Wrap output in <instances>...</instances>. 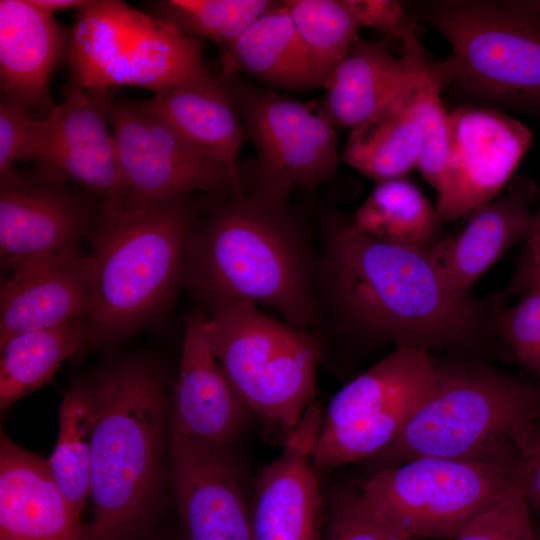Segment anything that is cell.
<instances>
[{
  "label": "cell",
  "mask_w": 540,
  "mask_h": 540,
  "mask_svg": "<svg viewBox=\"0 0 540 540\" xmlns=\"http://www.w3.org/2000/svg\"><path fill=\"white\" fill-rule=\"evenodd\" d=\"M411 15L450 44L445 60L429 63L442 91L540 119V21L518 0L421 1Z\"/></svg>",
  "instance_id": "cell-6"
},
{
  "label": "cell",
  "mask_w": 540,
  "mask_h": 540,
  "mask_svg": "<svg viewBox=\"0 0 540 540\" xmlns=\"http://www.w3.org/2000/svg\"><path fill=\"white\" fill-rule=\"evenodd\" d=\"M169 466L184 540H254L251 497L228 448L170 428Z\"/></svg>",
  "instance_id": "cell-16"
},
{
  "label": "cell",
  "mask_w": 540,
  "mask_h": 540,
  "mask_svg": "<svg viewBox=\"0 0 540 540\" xmlns=\"http://www.w3.org/2000/svg\"><path fill=\"white\" fill-rule=\"evenodd\" d=\"M0 540H88L57 487L48 462L0 440Z\"/></svg>",
  "instance_id": "cell-22"
},
{
  "label": "cell",
  "mask_w": 540,
  "mask_h": 540,
  "mask_svg": "<svg viewBox=\"0 0 540 540\" xmlns=\"http://www.w3.org/2000/svg\"><path fill=\"white\" fill-rule=\"evenodd\" d=\"M278 3L272 0H168L159 2L158 6L160 18L184 33L224 47Z\"/></svg>",
  "instance_id": "cell-31"
},
{
  "label": "cell",
  "mask_w": 540,
  "mask_h": 540,
  "mask_svg": "<svg viewBox=\"0 0 540 540\" xmlns=\"http://www.w3.org/2000/svg\"><path fill=\"white\" fill-rule=\"evenodd\" d=\"M307 50L318 87H323L361 29L347 0H286Z\"/></svg>",
  "instance_id": "cell-30"
},
{
  "label": "cell",
  "mask_w": 540,
  "mask_h": 540,
  "mask_svg": "<svg viewBox=\"0 0 540 540\" xmlns=\"http://www.w3.org/2000/svg\"><path fill=\"white\" fill-rule=\"evenodd\" d=\"M69 41L53 14L29 0H1V95L48 115L56 105L50 79Z\"/></svg>",
  "instance_id": "cell-23"
},
{
  "label": "cell",
  "mask_w": 540,
  "mask_h": 540,
  "mask_svg": "<svg viewBox=\"0 0 540 540\" xmlns=\"http://www.w3.org/2000/svg\"><path fill=\"white\" fill-rule=\"evenodd\" d=\"M107 117L128 188L126 207L139 208L198 191L244 193L223 163L162 123L113 98Z\"/></svg>",
  "instance_id": "cell-13"
},
{
  "label": "cell",
  "mask_w": 540,
  "mask_h": 540,
  "mask_svg": "<svg viewBox=\"0 0 540 540\" xmlns=\"http://www.w3.org/2000/svg\"><path fill=\"white\" fill-rule=\"evenodd\" d=\"M91 389L88 540H134L162 489L171 425L167 393L153 367L132 360L104 371Z\"/></svg>",
  "instance_id": "cell-3"
},
{
  "label": "cell",
  "mask_w": 540,
  "mask_h": 540,
  "mask_svg": "<svg viewBox=\"0 0 540 540\" xmlns=\"http://www.w3.org/2000/svg\"><path fill=\"white\" fill-rule=\"evenodd\" d=\"M86 319L16 335L0 344V407L7 409L49 383L84 344Z\"/></svg>",
  "instance_id": "cell-28"
},
{
  "label": "cell",
  "mask_w": 540,
  "mask_h": 540,
  "mask_svg": "<svg viewBox=\"0 0 540 540\" xmlns=\"http://www.w3.org/2000/svg\"><path fill=\"white\" fill-rule=\"evenodd\" d=\"M121 102L223 163L242 185L238 155L249 136L222 82L206 69L150 98Z\"/></svg>",
  "instance_id": "cell-21"
},
{
  "label": "cell",
  "mask_w": 540,
  "mask_h": 540,
  "mask_svg": "<svg viewBox=\"0 0 540 540\" xmlns=\"http://www.w3.org/2000/svg\"><path fill=\"white\" fill-rule=\"evenodd\" d=\"M520 479L519 465L421 457L380 469L358 488L414 540L441 539L455 538Z\"/></svg>",
  "instance_id": "cell-10"
},
{
  "label": "cell",
  "mask_w": 540,
  "mask_h": 540,
  "mask_svg": "<svg viewBox=\"0 0 540 540\" xmlns=\"http://www.w3.org/2000/svg\"><path fill=\"white\" fill-rule=\"evenodd\" d=\"M92 295V259L80 250L15 270L1 285L0 344L22 333L86 319Z\"/></svg>",
  "instance_id": "cell-19"
},
{
  "label": "cell",
  "mask_w": 540,
  "mask_h": 540,
  "mask_svg": "<svg viewBox=\"0 0 540 540\" xmlns=\"http://www.w3.org/2000/svg\"><path fill=\"white\" fill-rule=\"evenodd\" d=\"M520 478L530 507L540 515V419L521 460Z\"/></svg>",
  "instance_id": "cell-38"
},
{
  "label": "cell",
  "mask_w": 540,
  "mask_h": 540,
  "mask_svg": "<svg viewBox=\"0 0 540 540\" xmlns=\"http://www.w3.org/2000/svg\"><path fill=\"white\" fill-rule=\"evenodd\" d=\"M539 419L540 383L477 362L437 364L429 395L370 459L380 469L421 457L520 466Z\"/></svg>",
  "instance_id": "cell-5"
},
{
  "label": "cell",
  "mask_w": 540,
  "mask_h": 540,
  "mask_svg": "<svg viewBox=\"0 0 540 540\" xmlns=\"http://www.w3.org/2000/svg\"><path fill=\"white\" fill-rule=\"evenodd\" d=\"M222 48V76L243 72L272 89L318 87L309 55L285 1L260 16Z\"/></svg>",
  "instance_id": "cell-25"
},
{
  "label": "cell",
  "mask_w": 540,
  "mask_h": 540,
  "mask_svg": "<svg viewBox=\"0 0 540 540\" xmlns=\"http://www.w3.org/2000/svg\"><path fill=\"white\" fill-rule=\"evenodd\" d=\"M198 215L191 195L139 208L101 203L89 235L93 295L84 344L124 339L166 307L183 282Z\"/></svg>",
  "instance_id": "cell-4"
},
{
  "label": "cell",
  "mask_w": 540,
  "mask_h": 540,
  "mask_svg": "<svg viewBox=\"0 0 540 540\" xmlns=\"http://www.w3.org/2000/svg\"><path fill=\"white\" fill-rule=\"evenodd\" d=\"M429 63L407 88L405 98L423 136L417 169L438 195L445 185L449 158V114L441 98L442 90L429 71Z\"/></svg>",
  "instance_id": "cell-32"
},
{
  "label": "cell",
  "mask_w": 540,
  "mask_h": 540,
  "mask_svg": "<svg viewBox=\"0 0 540 540\" xmlns=\"http://www.w3.org/2000/svg\"><path fill=\"white\" fill-rule=\"evenodd\" d=\"M316 288L332 327L370 347L478 350L497 337L495 320L503 310L500 297L455 295L428 250L362 234L340 214L327 218Z\"/></svg>",
  "instance_id": "cell-1"
},
{
  "label": "cell",
  "mask_w": 540,
  "mask_h": 540,
  "mask_svg": "<svg viewBox=\"0 0 540 540\" xmlns=\"http://www.w3.org/2000/svg\"><path fill=\"white\" fill-rule=\"evenodd\" d=\"M405 91L374 117L351 129L345 144V162L377 183L405 178L417 168L422 153L421 128L409 109Z\"/></svg>",
  "instance_id": "cell-26"
},
{
  "label": "cell",
  "mask_w": 540,
  "mask_h": 540,
  "mask_svg": "<svg viewBox=\"0 0 540 540\" xmlns=\"http://www.w3.org/2000/svg\"><path fill=\"white\" fill-rule=\"evenodd\" d=\"M323 417L313 402L259 475L251 497L254 540H319L323 500L312 455Z\"/></svg>",
  "instance_id": "cell-17"
},
{
  "label": "cell",
  "mask_w": 540,
  "mask_h": 540,
  "mask_svg": "<svg viewBox=\"0 0 540 540\" xmlns=\"http://www.w3.org/2000/svg\"><path fill=\"white\" fill-rule=\"evenodd\" d=\"M206 334L246 407L290 432L313 403L322 356L317 332L239 302L210 312Z\"/></svg>",
  "instance_id": "cell-7"
},
{
  "label": "cell",
  "mask_w": 540,
  "mask_h": 540,
  "mask_svg": "<svg viewBox=\"0 0 540 540\" xmlns=\"http://www.w3.org/2000/svg\"><path fill=\"white\" fill-rule=\"evenodd\" d=\"M35 114L27 106L1 95L0 101V178L14 170L19 160L28 126Z\"/></svg>",
  "instance_id": "cell-37"
},
{
  "label": "cell",
  "mask_w": 540,
  "mask_h": 540,
  "mask_svg": "<svg viewBox=\"0 0 540 540\" xmlns=\"http://www.w3.org/2000/svg\"><path fill=\"white\" fill-rule=\"evenodd\" d=\"M109 90L70 86L66 98L31 120L19 160L73 181L107 205L127 206L126 186L107 117Z\"/></svg>",
  "instance_id": "cell-12"
},
{
  "label": "cell",
  "mask_w": 540,
  "mask_h": 540,
  "mask_svg": "<svg viewBox=\"0 0 540 540\" xmlns=\"http://www.w3.org/2000/svg\"><path fill=\"white\" fill-rule=\"evenodd\" d=\"M316 274L317 259L288 206L230 192L193 231L183 283L209 313L247 302L315 331L322 320Z\"/></svg>",
  "instance_id": "cell-2"
},
{
  "label": "cell",
  "mask_w": 540,
  "mask_h": 540,
  "mask_svg": "<svg viewBox=\"0 0 540 540\" xmlns=\"http://www.w3.org/2000/svg\"><path fill=\"white\" fill-rule=\"evenodd\" d=\"M349 220L358 232L403 247L428 250L442 239L436 207L405 178L377 183Z\"/></svg>",
  "instance_id": "cell-27"
},
{
  "label": "cell",
  "mask_w": 540,
  "mask_h": 540,
  "mask_svg": "<svg viewBox=\"0 0 540 540\" xmlns=\"http://www.w3.org/2000/svg\"><path fill=\"white\" fill-rule=\"evenodd\" d=\"M201 309L186 315L170 428L193 441L228 448L247 423L242 402L212 351Z\"/></svg>",
  "instance_id": "cell-18"
},
{
  "label": "cell",
  "mask_w": 540,
  "mask_h": 540,
  "mask_svg": "<svg viewBox=\"0 0 540 540\" xmlns=\"http://www.w3.org/2000/svg\"><path fill=\"white\" fill-rule=\"evenodd\" d=\"M445 185L437 195L442 221H454L497 197L513 178L531 143V131L497 109L460 106L449 113Z\"/></svg>",
  "instance_id": "cell-15"
},
{
  "label": "cell",
  "mask_w": 540,
  "mask_h": 540,
  "mask_svg": "<svg viewBox=\"0 0 540 540\" xmlns=\"http://www.w3.org/2000/svg\"><path fill=\"white\" fill-rule=\"evenodd\" d=\"M429 351L396 347L331 399L312 455L316 471L370 459L391 444L431 392Z\"/></svg>",
  "instance_id": "cell-11"
},
{
  "label": "cell",
  "mask_w": 540,
  "mask_h": 540,
  "mask_svg": "<svg viewBox=\"0 0 540 540\" xmlns=\"http://www.w3.org/2000/svg\"><path fill=\"white\" fill-rule=\"evenodd\" d=\"M201 39L115 0L78 10L69 41L71 86H137L155 94L205 70Z\"/></svg>",
  "instance_id": "cell-8"
},
{
  "label": "cell",
  "mask_w": 540,
  "mask_h": 540,
  "mask_svg": "<svg viewBox=\"0 0 540 540\" xmlns=\"http://www.w3.org/2000/svg\"><path fill=\"white\" fill-rule=\"evenodd\" d=\"M319 540H414L374 509L359 488L332 500Z\"/></svg>",
  "instance_id": "cell-33"
},
{
  "label": "cell",
  "mask_w": 540,
  "mask_h": 540,
  "mask_svg": "<svg viewBox=\"0 0 540 540\" xmlns=\"http://www.w3.org/2000/svg\"><path fill=\"white\" fill-rule=\"evenodd\" d=\"M430 61L396 57L385 41L358 36L324 84L321 108L334 127L353 129L393 103Z\"/></svg>",
  "instance_id": "cell-24"
},
{
  "label": "cell",
  "mask_w": 540,
  "mask_h": 540,
  "mask_svg": "<svg viewBox=\"0 0 540 540\" xmlns=\"http://www.w3.org/2000/svg\"><path fill=\"white\" fill-rule=\"evenodd\" d=\"M65 181L38 169L0 178V260L11 274L38 260L79 250L98 211Z\"/></svg>",
  "instance_id": "cell-14"
},
{
  "label": "cell",
  "mask_w": 540,
  "mask_h": 540,
  "mask_svg": "<svg viewBox=\"0 0 540 540\" xmlns=\"http://www.w3.org/2000/svg\"><path fill=\"white\" fill-rule=\"evenodd\" d=\"M219 80L256 148L250 195L270 206L287 207L295 188L315 190L333 178L337 135L319 101L282 96L237 73Z\"/></svg>",
  "instance_id": "cell-9"
},
{
  "label": "cell",
  "mask_w": 540,
  "mask_h": 540,
  "mask_svg": "<svg viewBox=\"0 0 540 540\" xmlns=\"http://www.w3.org/2000/svg\"><path fill=\"white\" fill-rule=\"evenodd\" d=\"M35 7L54 14L56 11L77 9L87 6L91 1L86 0H29Z\"/></svg>",
  "instance_id": "cell-40"
},
{
  "label": "cell",
  "mask_w": 540,
  "mask_h": 540,
  "mask_svg": "<svg viewBox=\"0 0 540 540\" xmlns=\"http://www.w3.org/2000/svg\"><path fill=\"white\" fill-rule=\"evenodd\" d=\"M91 444V382L77 381L63 396L58 437L47 462L57 487L80 520L90 497Z\"/></svg>",
  "instance_id": "cell-29"
},
{
  "label": "cell",
  "mask_w": 540,
  "mask_h": 540,
  "mask_svg": "<svg viewBox=\"0 0 540 540\" xmlns=\"http://www.w3.org/2000/svg\"><path fill=\"white\" fill-rule=\"evenodd\" d=\"M540 287V237L526 241L513 279L504 295L520 294Z\"/></svg>",
  "instance_id": "cell-39"
},
{
  "label": "cell",
  "mask_w": 540,
  "mask_h": 540,
  "mask_svg": "<svg viewBox=\"0 0 540 540\" xmlns=\"http://www.w3.org/2000/svg\"><path fill=\"white\" fill-rule=\"evenodd\" d=\"M362 27L376 29L400 42L403 55L421 62L430 61L420 43L405 3L396 0H347Z\"/></svg>",
  "instance_id": "cell-36"
},
{
  "label": "cell",
  "mask_w": 540,
  "mask_h": 540,
  "mask_svg": "<svg viewBox=\"0 0 540 540\" xmlns=\"http://www.w3.org/2000/svg\"><path fill=\"white\" fill-rule=\"evenodd\" d=\"M538 195L532 178L517 175L497 197L471 213L458 234L442 238L428 249L455 295L469 296L479 277L513 244L526 239L532 203Z\"/></svg>",
  "instance_id": "cell-20"
},
{
  "label": "cell",
  "mask_w": 540,
  "mask_h": 540,
  "mask_svg": "<svg viewBox=\"0 0 540 540\" xmlns=\"http://www.w3.org/2000/svg\"><path fill=\"white\" fill-rule=\"evenodd\" d=\"M536 237H540V206L532 214L525 240L527 241Z\"/></svg>",
  "instance_id": "cell-41"
},
{
  "label": "cell",
  "mask_w": 540,
  "mask_h": 540,
  "mask_svg": "<svg viewBox=\"0 0 540 540\" xmlns=\"http://www.w3.org/2000/svg\"><path fill=\"white\" fill-rule=\"evenodd\" d=\"M521 297L515 306L498 314L495 332L517 361L540 378V287L527 291Z\"/></svg>",
  "instance_id": "cell-35"
},
{
  "label": "cell",
  "mask_w": 540,
  "mask_h": 540,
  "mask_svg": "<svg viewBox=\"0 0 540 540\" xmlns=\"http://www.w3.org/2000/svg\"><path fill=\"white\" fill-rule=\"evenodd\" d=\"M519 4L540 21V0H518Z\"/></svg>",
  "instance_id": "cell-42"
},
{
  "label": "cell",
  "mask_w": 540,
  "mask_h": 540,
  "mask_svg": "<svg viewBox=\"0 0 540 540\" xmlns=\"http://www.w3.org/2000/svg\"><path fill=\"white\" fill-rule=\"evenodd\" d=\"M530 508L520 481L479 513L455 540H540L533 531Z\"/></svg>",
  "instance_id": "cell-34"
}]
</instances>
